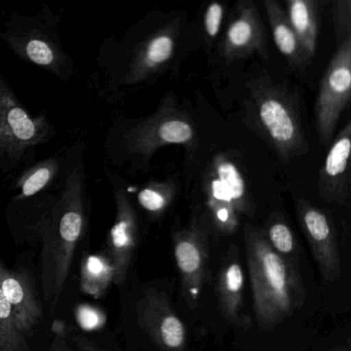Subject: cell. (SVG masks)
Wrapping results in <instances>:
<instances>
[{
    "label": "cell",
    "instance_id": "cell-1",
    "mask_svg": "<svg viewBox=\"0 0 351 351\" xmlns=\"http://www.w3.org/2000/svg\"><path fill=\"white\" fill-rule=\"evenodd\" d=\"M87 145L69 147V164L57 190L21 200L10 199L8 225L17 241L40 242V282L44 298L56 307L71 273L77 246L89 223L91 199L86 167Z\"/></svg>",
    "mask_w": 351,
    "mask_h": 351
},
{
    "label": "cell",
    "instance_id": "cell-14",
    "mask_svg": "<svg viewBox=\"0 0 351 351\" xmlns=\"http://www.w3.org/2000/svg\"><path fill=\"white\" fill-rule=\"evenodd\" d=\"M0 289L9 302L24 335H28L43 317V308L25 272L7 268L0 261Z\"/></svg>",
    "mask_w": 351,
    "mask_h": 351
},
{
    "label": "cell",
    "instance_id": "cell-18",
    "mask_svg": "<svg viewBox=\"0 0 351 351\" xmlns=\"http://www.w3.org/2000/svg\"><path fill=\"white\" fill-rule=\"evenodd\" d=\"M264 7L279 52L287 58V62L293 69H302L307 66L310 61L289 23L287 12L275 0H265Z\"/></svg>",
    "mask_w": 351,
    "mask_h": 351
},
{
    "label": "cell",
    "instance_id": "cell-21",
    "mask_svg": "<svg viewBox=\"0 0 351 351\" xmlns=\"http://www.w3.org/2000/svg\"><path fill=\"white\" fill-rule=\"evenodd\" d=\"M114 278V269L106 254L88 256L82 263L81 287L88 295L101 297Z\"/></svg>",
    "mask_w": 351,
    "mask_h": 351
},
{
    "label": "cell",
    "instance_id": "cell-15",
    "mask_svg": "<svg viewBox=\"0 0 351 351\" xmlns=\"http://www.w3.org/2000/svg\"><path fill=\"white\" fill-rule=\"evenodd\" d=\"M69 164V147L23 168L12 182V200H21L60 186Z\"/></svg>",
    "mask_w": 351,
    "mask_h": 351
},
{
    "label": "cell",
    "instance_id": "cell-29",
    "mask_svg": "<svg viewBox=\"0 0 351 351\" xmlns=\"http://www.w3.org/2000/svg\"><path fill=\"white\" fill-rule=\"evenodd\" d=\"M332 351H349V350H348V349L341 348V349H336V350H332Z\"/></svg>",
    "mask_w": 351,
    "mask_h": 351
},
{
    "label": "cell",
    "instance_id": "cell-5",
    "mask_svg": "<svg viewBox=\"0 0 351 351\" xmlns=\"http://www.w3.org/2000/svg\"><path fill=\"white\" fill-rule=\"evenodd\" d=\"M56 128L47 110L29 114L0 75V173L9 178L36 161L40 145L51 143Z\"/></svg>",
    "mask_w": 351,
    "mask_h": 351
},
{
    "label": "cell",
    "instance_id": "cell-9",
    "mask_svg": "<svg viewBox=\"0 0 351 351\" xmlns=\"http://www.w3.org/2000/svg\"><path fill=\"white\" fill-rule=\"evenodd\" d=\"M136 312L139 326L160 350L184 351L186 326L164 291H145L137 302Z\"/></svg>",
    "mask_w": 351,
    "mask_h": 351
},
{
    "label": "cell",
    "instance_id": "cell-17",
    "mask_svg": "<svg viewBox=\"0 0 351 351\" xmlns=\"http://www.w3.org/2000/svg\"><path fill=\"white\" fill-rule=\"evenodd\" d=\"M203 192L213 226L219 233L231 235L239 227V213L231 197L215 172L207 168L203 180Z\"/></svg>",
    "mask_w": 351,
    "mask_h": 351
},
{
    "label": "cell",
    "instance_id": "cell-25",
    "mask_svg": "<svg viewBox=\"0 0 351 351\" xmlns=\"http://www.w3.org/2000/svg\"><path fill=\"white\" fill-rule=\"evenodd\" d=\"M332 15L334 20L335 34L337 44L351 36V1L336 0L332 3Z\"/></svg>",
    "mask_w": 351,
    "mask_h": 351
},
{
    "label": "cell",
    "instance_id": "cell-13",
    "mask_svg": "<svg viewBox=\"0 0 351 351\" xmlns=\"http://www.w3.org/2000/svg\"><path fill=\"white\" fill-rule=\"evenodd\" d=\"M351 152V124L332 139L318 176V194L328 203L346 205L350 198L349 159Z\"/></svg>",
    "mask_w": 351,
    "mask_h": 351
},
{
    "label": "cell",
    "instance_id": "cell-3",
    "mask_svg": "<svg viewBox=\"0 0 351 351\" xmlns=\"http://www.w3.org/2000/svg\"><path fill=\"white\" fill-rule=\"evenodd\" d=\"M244 242L256 322L269 330L302 307L303 283L297 270L271 247L263 230L247 223Z\"/></svg>",
    "mask_w": 351,
    "mask_h": 351
},
{
    "label": "cell",
    "instance_id": "cell-26",
    "mask_svg": "<svg viewBox=\"0 0 351 351\" xmlns=\"http://www.w3.org/2000/svg\"><path fill=\"white\" fill-rule=\"evenodd\" d=\"M225 7L221 3H213L207 8L204 17V29L208 38H215L221 29Z\"/></svg>",
    "mask_w": 351,
    "mask_h": 351
},
{
    "label": "cell",
    "instance_id": "cell-8",
    "mask_svg": "<svg viewBox=\"0 0 351 351\" xmlns=\"http://www.w3.org/2000/svg\"><path fill=\"white\" fill-rule=\"evenodd\" d=\"M104 171L112 186L116 204V219L108 232L106 256L114 269V283L122 285L126 280L138 242V215L124 180L110 168H104Z\"/></svg>",
    "mask_w": 351,
    "mask_h": 351
},
{
    "label": "cell",
    "instance_id": "cell-10",
    "mask_svg": "<svg viewBox=\"0 0 351 351\" xmlns=\"http://www.w3.org/2000/svg\"><path fill=\"white\" fill-rule=\"evenodd\" d=\"M300 228L305 235L324 278L334 282L341 276L336 230L328 215L306 199L295 201Z\"/></svg>",
    "mask_w": 351,
    "mask_h": 351
},
{
    "label": "cell",
    "instance_id": "cell-2",
    "mask_svg": "<svg viewBox=\"0 0 351 351\" xmlns=\"http://www.w3.org/2000/svg\"><path fill=\"white\" fill-rule=\"evenodd\" d=\"M196 129L188 114L178 110L173 100L165 98L159 110L149 118H119L104 139V155L118 168L131 173L143 169L156 152L168 145L195 147Z\"/></svg>",
    "mask_w": 351,
    "mask_h": 351
},
{
    "label": "cell",
    "instance_id": "cell-4",
    "mask_svg": "<svg viewBox=\"0 0 351 351\" xmlns=\"http://www.w3.org/2000/svg\"><path fill=\"white\" fill-rule=\"evenodd\" d=\"M60 23L61 16L48 7L34 15L14 12L5 22L0 38L18 58L67 83L77 71L63 46Z\"/></svg>",
    "mask_w": 351,
    "mask_h": 351
},
{
    "label": "cell",
    "instance_id": "cell-22",
    "mask_svg": "<svg viewBox=\"0 0 351 351\" xmlns=\"http://www.w3.org/2000/svg\"><path fill=\"white\" fill-rule=\"evenodd\" d=\"M271 247L291 267L297 270L298 244L291 227L282 215L275 213L263 230Z\"/></svg>",
    "mask_w": 351,
    "mask_h": 351
},
{
    "label": "cell",
    "instance_id": "cell-23",
    "mask_svg": "<svg viewBox=\"0 0 351 351\" xmlns=\"http://www.w3.org/2000/svg\"><path fill=\"white\" fill-rule=\"evenodd\" d=\"M0 351H29L13 309L0 289Z\"/></svg>",
    "mask_w": 351,
    "mask_h": 351
},
{
    "label": "cell",
    "instance_id": "cell-12",
    "mask_svg": "<svg viewBox=\"0 0 351 351\" xmlns=\"http://www.w3.org/2000/svg\"><path fill=\"white\" fill-rule=\"evenodd\" d=\"M173 252L186 298L196 306L207 276L208 247L204 232L198 225L176 232Z\"/></svg>",
    "mask_w": 351,
    "mask_h": 351
},
{
    "label": "cell",
    "instance_id": "cell-24",
    "mask_svg": "<svg viewBox=\"0 0 351 351\" xmlns=\"http://www.w3.org/2000/svg\"><path fill=\"white\" fill-rule=\"evenodd\" d=\"M176 194V186L172 182H153L145 184L137 200L141 208L149 215H161L170 206Z\"/></svg>",
    "mask_w": 351,
    "mask_h": 351
},
{
    "label": "cell",
    "instance_id": "cell-7",
    "mask_svg": "<svg viewBox=\"0 0 351 351\" xmlns=\"http://www.w3.org/2000/svg\"><path fill=\"white\" fill-rule=\"evenodd\" d=\"M351 95V36L337 44L316 98L315 128L324 147L334 139L335 131Z\"/></svg>",
    "mask_w": 351,
    "mask_h": 351
},
{
    "label": "cell",
    "instance_id": "cell-20",
    "mask_svg": "<svg viewBox=\"0 0 351 351\" xmlns=\"http://www.w3.org/2000/svg\"><path fill=\"white\" fill-rule=\"evenodd\" d=\"M209 168L215 172L228 194L231 197L239 215L252 217L254 203L248 192L247 184L237 164L225 154H217Z\"/></svg>",
    "mask_w": 351,
    "mask_h": 351
},
{
    "label": "cell",
    "instance_id": "cell-28",
    "mask_svg": "<svg viewBox=\"0 0 351 351\" xmlns=\"http://www.w3.org/2000/svg\"><path fill=\"white\" fill-rule=\"evenodd\" d=\"M73 340L79 351H108L83 334L73 335Z\"/></svg>",
    "mask_w": 351,
    "mask_h": 351
},
{
    "label": "cell",
    "instance_id": "cell-19",
    "mask_svg": "<svg viewBox=\"0 0 351 351\" xmlns=\"http://www.w3.org/2000/svg\"><path fill=\"white\" fill-rule=\"evenodd\" d=\"M285 12L308 60L311 61L315 56L316 43L319 32V1L287 0Z\"/></svg>",
    "mask_w": 351,
    "mask_h": 351
},
{
    "label": "cell",
    "instance_id": "cell-16",
    "mask_svg": "<svg viewBox=\"0 0 351 351\" xmlns=\"http://www.w3.org/2000/svg\"><path fill=\"white\" fill-rule=\"evenodd\" d=\"M244 274L237 252H230L217 279V295L219 310L226 320L236 326H248L241 316L243 303Z\"/></svg>",
    "mask_w": 351,
    "mask_h": 351
},
{
    "label": "cell",
    "instance_id": "cell-27",
    "mask_svg": "<svg viewBox=\"0 0 351 351\" xmlns=\"http://www.w3.org/2000/svg\"><path fill=\"white\" fill-rule=\"evenodd\" d=\"M53 338L49 351H71L69 337V330L66 324L61 320H56L53 324Z\"/></svg>",
    "mask_w": 351,
    "mask_h": 351
},
{
    "label": "cell",
    "instance_id": "cell-11",
    "mask_svg": "<svg viewBox=\"0 0 351 351\" xmlns=\"http://www.w3.org/2000/svg\"><path fill=\"white\" fill-rule=\"evenodd\" d=\"M221 55L228 63L256 54L267 58V34L258 9L242 0L234 10L221 42Z\"/></svg>",
    "mask_w": 351,
    "mask_h": 351
},
{
    "label": "cell",
    "instance_id": "cell-6",
    "mask_svg": "<svg viewBox=\"0 0 351 351\" xmlns=\"http://www.w3.org/2000/svg\"><path fill=\"white\" fill-rule=\"evenodd\" d=\"M262 136L282 162L309 151L299 106L293 94L267 77L248 84Z\"/></svg>",
    "mask_w": 351,
    "mask_h": 351
}]
</instances>
